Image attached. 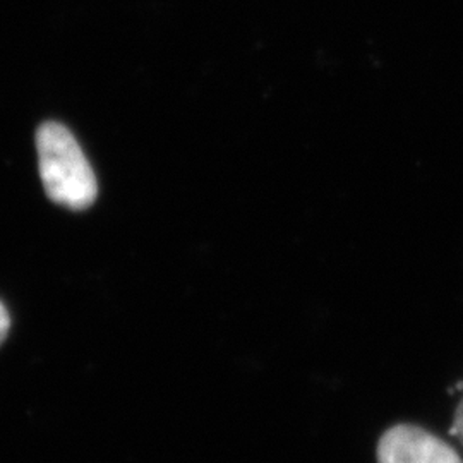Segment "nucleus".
I'll use <instances>...</instances> for the list:
<instances>
[{"instance_id": "obj_2", "label": "nucleus", "mask_w": 463, "mask_h": 463, "mask_svg": "<svg viewBox=\"0 0 463 463\" xmlns=\"http://www.w3.org/2000/svg\"><path fill=\"white\" fill-rule=\"evenodd\" d=\"M378 463H463L458 451L424 428L397 424L378 443Z\"/></svg>"}, {"instance_id": "obj_1", "label": "nucleus", "mask_w": 463, "mask_h": 463, "mask_svg": "<svg viewBox=\"0 0 463 463\" xmlns=\"http://www.w3.org/2000/svg\"><path fill=\"white\" fill-rule=\"evenodd\" d=\"M40 177L53 203L69 210L90 208L99 196L95 172L66 126L45 122L36 131Z\"/></svg>"}, {"instance_id": "obj_3", "label": "nucleus", "mask_w": 463, "mask_h": 463, "mask_svg": "<svg viewBox=\"0 0 463 463\" xmlns=\"http://www.w3.org/2000/svg\"><path fill=\"white\" fill-rule=\"evenodd\" d=\"M451 436H455L460 443L463 445V398L455 411V419H453V424H451Z\"/></svg>"}, {"instance_id": "obj_4", "label": "nucleus", "mask_w": 463, "mask_h": 463, "mask_svg": "<svg viewBox=\"0 0 463 463\" xmlns=\"http://www.w3.org/2000/svg\"><path fill=\"white\" fill-rule=\"evenodd\" d=\"M9 328H11V317H9L5 306L0 302V344L5 340Z\"/></svg>"}]
</instances>
